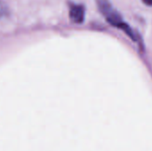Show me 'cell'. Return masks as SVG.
I'll list each match as a JSON object with an SVG mask.
<instances>
[{
	"mask_svg": "<svg viewBox=\"0 0 152 151\" xmlns=\"http://www.w3.org/2000/svg\"><path fill=\"white\" fill-rule=\"evenodd\" d=\"M98 5L102 13L112 26L118 28L124 22L120 14L111 6L108 0H98Z\"/></svg>",
	"mask_w": 152,
	"mask_h": 151,
	"instance_id": "6da1fadb",
	"label": "cell"
},
{
	"mask_svg": "<svg viewBox=\"0 0 152 151\" xmlns=\"http://www.w3.org/2000/svg\"><path fill=\"white\" fill-rule=\"evenodd\" d=\"M69 18L74 23H82L85 19V7L82 4H71L69 9Z\"/></svg>",
	"mask_w": 152,
	"mask_h": 151,
	"instance_id": "7a4b0ae2",
	"label": "cell"
},
{
	"mask_svg": "<svg viewBox=\"0 0 152 151\" xmlns=\"http://www.w3.org/2000/svg\"><path fill=\"white\" fill-rule=\"evenodd\" d=\"M8 12H9V10H8L7 5L0 0V18L5 16L8 13Z\"/></svg>",
	"mask_w": 152,
	"mask_h": 151,
	"instance_id": "3957f363",
	"label": "cell"
},
{
	"mask_svg": "<svg viewBox=\"0 0 152 151\" xmlns=\"http://www.w3.org/2000/svg\"><path fill=\"white\" fill-rule=\"evenodd\" d=\"M144 4H146L147 5H151L152 6V0H142Z\"/></svg>",
	"mask_w": 152,
	"mask_h": 151,
	"instance_id": "277c9868",
	"label": "cell"
}]
</instances>
